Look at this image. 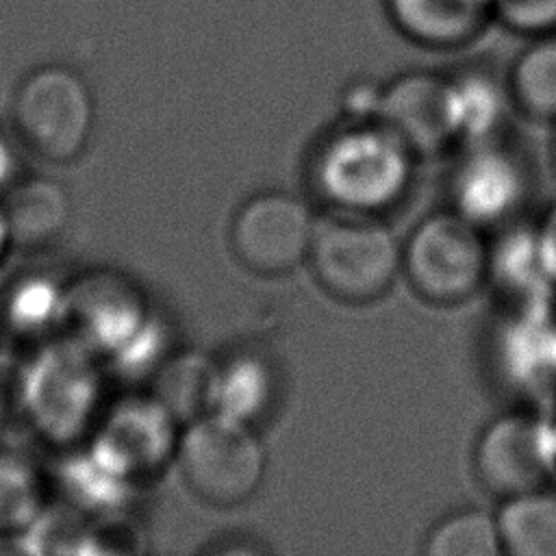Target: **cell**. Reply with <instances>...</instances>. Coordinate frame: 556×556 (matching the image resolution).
<instances>
[{"instance_id":"6da1fadb","label":"cell","mask_w":556,"mask_h":556,"mask_svg":"<svg viewBox=\"0 0 556 556\" xmlns=\"http://www.w3.org/2000/svg\"><path fill=\"white\" fill-rule=\"evenodd\" d=\"M419 156L378 117H348L308 156L315 195L348 215H380L410 191Z\"/></svg>"},{"instance_id":"7a4b0ae2","label":"cell","mask_w":556,"mask_h":556,"mask_svg":"<svg viewBox=\"0 0 556 556\" xmlns=\"http://www.w3.org/2000/svg\"><path fill=\"white\" fill-rule=\"evenodd\" d=\"M489 265L486 230L452 206L428 213L402 243V274L430 304L469 300L489 282Z\"/></svg>"},{"instance_id":"3957f363","label":"cell","mask_w":556,"mask_h":556,"mask_svg":"<svg viewBox=\"0 0 556 556\" xmlns=\"http://www.w3.org/2000/svg\"><path fill=\"white\" fill-rule=\"evenodd\" d=\"M308 263L328 295L367 304L402 274V241L376 215L339 213L317 222Z\"/></svg>"},{"instance_id":"277c9868","label":"cell","mask_w":556,"mask_h":556,"mask_svg":"<svg viewBox=\"0 0 556 556\" xmlns=\"http://www.w3.org/2000/svg\"><path fill=\"white\" fill-rule=\"evenodd\" d=\"M176 460L191 493L222 508L248 502L267 471L256 426L217 410L185 426Z\"/></svg>"},{"instance_id":"5b68a950","label":"cell","mask_w":556,"mask_h":556,"mask_svg":"<svg viewBox=\"0 0 556 556\" xmlns=\"http://www.w3.org/2000/svg\"><path fill=\"white\" fill-rule=\"evenodd\" d=\"M534 187L530 156L506 132L460 143L447 178L452 208L486 232L519 224Z\"/></svg>"},{"instance_id":"8992f818","label":"cell","mask_w":556,"mask_h":556,"mask_svg":"<svg viewBox=\"0 0 556 556\" xmlns=\"http://www.w3.org/2000/svg\"><path fill=\"white\" fill-rule=\"evenodd\" d=\"M20 141L52 163L74 161L89 143L96 104L87 80L61 63L30 70L17 85L11 104Z\"/></svg>"},{"instance_id":"52a82bcc","label":"cell","mask_w":556,"mask_h":556,"mask_svg":"<svg viewBox=\"0 0 556 556\" xmlns=\"http://www.w3.org/2000/svg\"><path fill=\"white\" fill-rule=\"evenodd\" d=\"M91 354L67 339L43 350L24 374L22 404L35 430L52 443H74L100 408V376Z\"/></svg>"},{"instance_id":"ba28073f","label":"cell","mask_w":556,"mask_h":556,"mask_svg":"<svg viewBox=\"0 0 556 556\" xmlns=\"http://www.w3.org/2000/svg\"><path fill=\"white\" fill-rule=\"evenodd\" d=\"M471 471L500 500L547 486L556 473L552 421L526 408L493 417L473 443Z\"/></svg>"},{"instance_id":"9c48e42d","label":"cell","mask_w":556,"mask_h":556,"mask_svg":"<svg viewBox=\"0 0 556 556\" xmlns=\"http://www.w3.org/2000/svg\"><path fill=\"white\" fill-rule=\"evenodd\" d=\"M313 206L291 191H261L248 198L230 224L235 258L258 276H282L308 261L317 230Z\"/></svg>"},{"instance_id":"30bf717a","label":"cell","mask_w":556,"mask_h":556,"mask_svg":"<svg viewBox=\"0 0 556 556\" xmlns=\"http://www.w3.org/2000/svg\"><path fill=\"white\" fill-rule=\"evenodd\" d=\"M63 326L89 352L119 356L148 328V308L126 276L91 271L65 289Z\"/></svg>"},{"instance_id":"8fae6325","label":"cell","mask_w":556,"mask_h":556,"mask_svg":"<svg viewBox=\"0 0 556 556\" xmlns=\"http://www.w3.org/2000/svg\"><path fill=\"white\" fill-rule=\"evenodd\" d=\"M376 117L417 156H434L458 141L450 72L406 70L382 83Z\"/></svg>"},{"instance_id":"7c38bea8","label":"cell","mask_w":556,"mask_h":556,"mask_svg":"<svg viewBox=\"0 0 556 556\" xmlns=\"http://www.w3.org/2000/svg\"><path fill=\"white\" fill-rule=\"evenodd\" d=\"M176 419L150 395L115 404L98 424L91 452L126 482L154 476L176 456Z\"/></svg>"},{"instance_id":"4fadbf2b","label":"cell","mask_w":556,"mask_h":556,"mask_svg":"<svg viewBox=\"0 0 556 556\" xmlns=\"http://www.w3.org/2000/svg\"><path fill=\"white\" fill-rule=\"evenodd\" d=\"M393 28L430 50L473 43L493 20V0H382Z\"/></svg>"},{"instance_id":"5bb4252c","label":"cell","mask_w":556,"mask_h":556,"mask_svg":"<svg viewBox=\"0 0 556 556\" xmlns=\"http://www.w3.org/2000/svg\"><path fill=\"white\" fill-rule=\"evenodd\" d=\"M489 282L506 308L554 302L556 287L543 267L534 226L526 228L519 222L497 232L491 243Z\"/></svg>"},{"instance_id":"9a60e30c","label":"cell","mask_w":556,"mask_h":556,"mask_svg":"<svg viewBox=\"0 0 556 556\" xmlns=\"http://www.w3.org/2000/svg\"><path fill=\"white\" fill-rule=\"evenodd\" d=\"M2 206L11 243L41 248L54 241L70 222L72 202L65 187L50 178H24L4 195Z\"/></svg>"},{"instance_id":"2e32d148","label":"cell","mask_w":556,"mask_h":556,"mask_svg":"<svg viewBox=\"0 0 556 556\" xmlns=\"http://www.w3.org/2000/svg\"><path fill=\"white\" fill-rule=\"evenodd\" d=\"M280 380L274 363L261 352H237L217 365L215 410L254 424L278 402Z\"/></svg>"},{"instance_id":"e0dca14e","label":"cell","mask_w":556,"mask_h":556,"mask_svg":"<svg viewBox=\"0 0 556 556\" xmlns=\"http://www.w3.org/2000/svg\"><path fill=\"white\" fill-rule=\"evenodd\" d=\"M458 143L506 132L508 111L515 109L506 76L500 78L491 67L469 65L450 72Z\"/></svg>"},{"instance_id":"ac0fdd59","label":"cell","mask_w":556,"mask_h":556,"mask_svg":"<svg viewBox=\"0 0 556 556\" xmlns=\"http://www.w3.org/2000/svg\"><path fill=\"white\" fill-rule=\"evenodd\" d=\"M217 365L200 352H180L159 367L152 397L187 426L215 410Z\"/></svg>"},{"instance_id":"d6986e66","label":"cell","mask_w":556,"mask_h":556,"mask_svg":"<svg viewBox=\"0 0 556 556\" xmlns=\"http://www.w3.org/2000/svg\"><path fill=\"white\" fill-rule=\"evenodd\" d=\"M495 519L504 554L556 556V491L549 486L502 500Z\"/></svg>"},{"instance_id":"ffe728a7","label":"cell","mask_w":556,"mask_h":556,"mask_svg":"<svg viewBox=\"0 0 556 556\" xmlns=\"http://www.w3.org/2000/svg\"><path fill=\"white\" fill-rule=\"evenodd\" d=\"M508 91L519 113L556 122V33L530 37L506 72Z\"/></svg>"},{"instance_id":"44dd1931","label":"cell","mask_w":556,"mask_h":556,"mask_svg":"<svg viewBox=\"0 0 556 556\" xmlns=\"http://www.w3.org/2000/svg\"><path fill=\"white\" fill-rule=\"evenodd\" d=\"M46 510V484L37 467L0 450V536H22Z\"/></svg>"},{"instance_id":"7402d4cb","label":"cell","mask_w":556,"mask_h":556,"mask_svg":"<svg viewBox=\"0 0 556 556\" xmlns=\"http://www.w3.org/2000/svg\"><path fill=\"white\" fill-rule=\"evenodd\" d=\"M426 556H497L504 554L495 515L482 508H458L426 532Z\"/></svg>"},{"instance_id":"603a6c76","label":"cell","mask_w":556,"mask_h":556,"mask_svg":"<svg viewBox=\"0 0 556 556\" xmlns=\"http://www.w3.org/2000/svg\"><path fill=\"white\" fill-rule=\"evenodd\" d=\"M65 291L46 278H30L15 285L7 298V321L15 332H41L63 324Z\"/></svg>"},{"instance_id":"cb8c5ba5","label":"cell","mask_w":556,"mask_h":556,"mask_svg":"<svg viewBox=\"0 0 556 556\" xmlns=\"http://www.w3.org/2000/svg\"><path fill=\"white\" fill-rule=\"evenodd\" d=\"M493 20L528 39L556 33V0H493Z\"/></svg>"},{"instance_id":"d4e9b609","label":"cell","mask_w":556,"mask_h":556,"mask_svg":"<svg viewBox=\"0 0 556 556\" xmlns=\"http://www.w3.org/2000/svg\"><path fill=\"white\" fill-rule=\"evenodd\" d=\"M536 232V245L543 261V267L556 287V202L549 204L541 222L534 226Z\"/></svg>"},{"instance_id":"484cf974","label":"cell","mask_w":556,"mask_h":556,"mask_svg":"<svg viewBox=\"0 0 556 556\" xmlns=\"http://www.w3.org/2000/svg\"><path fill=\"white\" fill-rule=\"evenodd\" d=\"M11 245V235H9V224H7V215H4V206H2V198H0V261L7 254Z\"/></svg>"},{"instance_id":"4316f807","label":"cell","mask_w":556,"mask_h":556,"mask_svg":"<svg viewBox=\"0 0 556 556\" xmlns=\"http://www.w3.org/2000/svg\"><path fill=\"white\" fill-rule=\"evenodd\" d=\"M552 376L556 382V324H554V332H552Z\"/></svg>"},{"instance_id":"83f0119b","label":"cell","mask_w":556,"mask_h":556,"mask_svg":"<svg viewBox=\"0 0 556 556\" xmlns=\"http://www.w3.org/2000/svg\"><path fill=\"white\" fill-rule=\"evenodd\" d=\"M552 163L556 169V122H554V137H552Z\"/></svg>"},{"instance_id":"f1b7e54d","label":"cell","mask_w":556,"mask_h":556,"mask_svg":"<svg viewBox=\"0 0 556 556\" xmlns=\"http://www.w3.org/2000/svg\"><path fill=\"white\" fill-rule=\"evenodd\" d=\"M549 421H552V434H554V445H556V415Z\"/></svg>"}]
</instances>
